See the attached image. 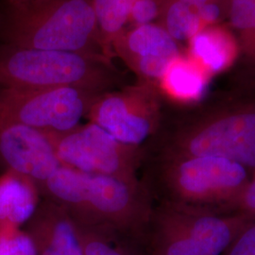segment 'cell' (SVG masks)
<instances>
[{"instance_id": "obj_1", "label": "cell", "mask_w": 255, "mask_h": 255, "mask_svg": "<svg viewBox=\"0 0 255 255\" xmlns=\"http://www.w3.org/2000/svg\"><path fill=\"white\" fill-rule=\"evenodd\" d=\"M82 226L128 237L147 220L148 205L137 180L82 173L62 166L40 188Z\"/></svg>"}, {"instance_id": "obj_21", "label": "cell", "mask_w": 255, "mask_h": 255, "mask_svg": "<svg viewBox=\"0 0 255 255\" xmlns=\"http://www.w3.org/2000/svg\"><path fill=\"white\" fill-rule=\"evenodd\" d=\"M231 21L242 30H255V0H233Z\"/></svg>"}, {"instance_id": "obj_10", "label": "cell", "mask_w": 255, "mask_h": 255, "mask_svg": "<svg viewBox=\"0 0 255 255\" xmlns=\"http://www.w3.org/2000/svg\"><path fill=\"white\" fill-rule=\"evenodd\" d=\"M113 53L148 82H159L180 56L177 41L164 27L153 23L127 28L115 41Z\"/></svg>"}, {"instance_id": "obj_18", "label": "cell", "mask_w": 255, "mask_h": 255, "mask_svg": "<svg viewBox=\"0 0 255 255\" xmlns=\"http://www.w3.org/2000/svg\"><path fill=\"white\" fill-rule=\"evenodd\" d=\"M164 29L175 41L190 40L205 28L197 9L180 0H168L164 14Z\"/></svg>"}, {"instance_id": "obj_20", "label": "cell", "mask_w": 255, "mask_h": 255, "mask_svg": "<svg viewBox=\"0 0 255 255\" xmlns=\"http://www.w3.org/2000/svg\"><path fill=\"white\" fill-rule=\"evenodd\" d=\"M0 255H36L25 228H0Z\"/></svg>"}, {"instance_id": "obj_11", "label": "cell", "mask_w": 255, "mask_h": 255, "mask_svg": "<svg viewBox=\"0 0 255 255\" xmlns=\"http://www.w3.org/2000/svg\"><path fill=\"white\" fill-rule=\"evenodd\" d=\"M25 230L32 239L36 255H84L77 222L54 201H40Z\"/></svg>"}, {"instance_id": "obj_15", "label": "cell", "mask_w": 255, "mask_h": 255, "mask_svg": "<svg viewBox=\"0 0 255 255\" xmlns=\"http://www.w3.org/2000/svg\"><path fill=\"white\" fill-rule=\"evenodd\" d=\"M210 75L189 57L176 58L159 81L162 90L181 102L200 101L208 89Z\"/></svg>"}, {"instance_id": "obj_24", "label": "cell", "mask_w": 255, "mask_h": 255, "mask_svg": "<svg viewBox=\"0 0 255 255\" xmlns=\"http://www.w3.org/2000/svg\"><path fill=\"white\" fill-rule=\"evenodd\" d=\"M240 205L247 213L255 216V177L248 182L245 189L239 196Z\"/></svg>"}, {"instance_id": "obj_9", "label": "cell", "mask_w": 255, "mask_h": 255, "mask_svg": "<svg viewBox=\"0 0 255 255\" xmlns=\"http://www.w3.org/2000/svg\"><path fill=\"white\" fill-rule=\"evenodd\" d=\"M0 166L31 180L40 189L62 164L48 132L9 124L0 126Z\"/></svg>"}, {"instance_id": "obj_13", "label": "cell", "mask_w": 255, "mask_h": 255, "mask_svg": "<svg viewBox=\"0 0 255 255\" xmlns=\"http://www.w3.org/2000/svg\"><path fill=\"white\" fill-rule=\"evenodd\" d=\"M40 189L24 176L4 171L0 176V228H23L39 206Z\"/></svg>"}, {"instance_id": "obj_14", "label": "cell", "mask_w": 255, "mask_h": 255, "mask_svg": "<svg viewBox=\"0 0 255 255\" xmlns=\"http://www.w3.org/2000/svg\"><path fill=\"white\" fill-rule=\"evenodd\" d=\"M237 52L234 38L220 27H205L189 40L188 57L210 76L228 68Z\"/></svg>"}, {"instance_id": "obj_19", "label": "cell", "mask_w": 255, "mask_h": 255, "mask_svg": "<svg viewBox=\"0 0 255 255\" xmlns=\"http://www.w3.org/2000/svg\"><path fill=\"white\" fill-rule=\"evenodd\" d=\"M78 227L84 255H138L128 244L125 236L80 224Z\"/></svg>"}, {"instance_id": "obj_4", "label": "cell", "mask_w": 255, "mask_h": 255, "mask_svg": "<svg viewBox=\"0 0 255 255\" xmlns=\"http://www.w3.org/2000/svg\"><path fill=\"white\" fill-rule=\"evenodd\" d=\"M101 94L77 88L29 89L0 85V126L64 132L81 124Z\"/></svg>"}, {"instance_id": "obj_7", "label": "cell", "mask_w": 255, "mask_h": 255, "mask_svg": "<svg viewBox=\"0 0 255 255\" xmlns=\"http://www.w3.org/2000/svg\"><path fill=\"white\" fill-rule=\"evenodd\" d=\"M166 181L183 201L217 202L239 198L250 177L245 166L225 158L174 156Z\"/></svg>"}, {"instance_id": "obj_26", "label": "cell", "mask_w": 255, "mask_h": 255, "mask_svg": "<svg viewBox=\"0 0 255 255\" xmlns=\"http://www.w3.org/2000/svg\"><path fill=\"white\" fill-rule=\"evenodd\" d=\"M180 1H182L183 3H185L191 7H194V8H198L201 5L210 2V0H180Z\"/></svg>"}, {"instance_id": "obj_25", "label": "cell", "mask_w": 255, "mask_h": 255, "mask_svg": "<svg viewBox=\"0 0 255 255\" xmlns=\"http://www.w3.org/2000/svg\"><path fill=\"white\" fill-rule=\"evenodd\" d=\"M196 9H197L198 15L200 16L201 22L205 27L215 23L219 19V14H220L219 6L210 2L201 5L200 7L196 8Z\"/></svg>"}, {"instance_id": "obj_6", "label": "cell", "mask_w": 255, "mask_h": 255, "mask_svg": "<svg viewBox=\"0 0 255 255\" xmlns=\"http://www.w3.org/2000/svg\"><path fill=\"white\" fill-rule=\"evenodd\" d=\"M85 119L120 142L140 147L158 125L156 91L146 82L102 93L92 102Z\"/></svg>"}, {"instance_id": "obj_17", "label": "cell", "mask_w": 255, "mask_h": 255, "mask_svg": "<svg viewBox=\"0 0 255 255\" xmlns=\"http://www.w3.org/2000/svg\"><path fill=\"white\" fill-rule=\"evenodd\" d=\"M154 255H204L182 230L171 211L160 219L154 239Z\"/></svg>"}, {"instance_id": "obj_16", "label": "cell", "mask_w": 255, "mask_h": 255, "mask_svg": "<svg viewBox=\"0 0 255 255\" xmlns=\"http://www.w3.org/2000/svg\"><path fill=\"white\" fill-rule=\"evenodd\" d=\"M135 0H92L101 46L106 57H114L113 45L128 26Z\"/></svg>"}, {"instance_id": "obj_3", "label": "cell", "mask_w": 255, "mask_h": 255, "mask_svg": "<svg viewBox=\"0 0 255 255\" xmlns=\"http://www.w3.org/2000/svg\"><path fill=\"white\" fill-rule=\"evenodd\" d=\"M10 7L9 46L105 56L92 0H28Z\"/></svg>"}, {"instance_id": "obj_23", "label": "cell", "mask_w": 255, "mask_h": 255, "mask_svg": "<svg viewBox=\"0 0 255 255\" xmlns=\"http://www.w3.org/2000/svg\"><path fill=\"white\" fill-rule=\"evenodd\" d=\"M228 255H255V224L241 231L229 248Z\"/></svg>"}, {"instance_id": "obj_8", "label": "cell", "mask_w": 255, "mask_h": 255, "mask_svg": "<svg viewBox=\"0 0 255 255\" xmlns=\"http://www.w3.org/2000/svg\"><path fill=\"white\" fill-rule=\"evenodd\" d=\"M174 156L225 158L255 170V112L226 116L179 138Z\"/></svg>"}, {"instance_id": "obj_12", "label": "cell", "mask_w": 255, "mask_h": 255, "mask_svg": "<svg viewBox=\"0 0 255 255\" xmlns=\"http://www.w3.org/2000/svg\"><path fill=\"white\" fill-rule=\"evenodd\" d=\"M185 234L199 246L204 255H222L243 230L241 219H227L194 215L181 210H170Z\"/></svg>"}, {"instance_id": "obj_27", "label": "cell", "mask_w": 255, "mask_h": 255, "mask_svg": "<svg viewBox=\"0 0 255 255\" xmlns=\"http://www.w3.org/2000/svg\"><path fill=\"white\" fill-rule=\"evenodd\" d=\"M26 1H28V0H9L10 6H15V5H19V4H22V3L26 2Z\"/></svg>"}, {"instance_id": "obj_22", "label": "cell", "mask_w": 255, "mask_h": 255, "mask_svg": "<svg viewBox=\"0 0 255 255\" xmlns=\"http://www.w3.org/2000/svg\"><path fill=\"white\" fill-rule=\"evenodd\" d=\"M161 12L158 0H135L129 15L128 25L131 27L151 24Z\"/></svg>"}, {"instance_id": "obj_2", "label": "cell", "mask_w": 255, "mask_h": 255, "mask_svg": "<svg viewBox=\"0 0 255 255\" xmlns=\"http://www.w3.org/2000/svg\"><path fill=\"white\" fill-rule=\"evenodd\" d=\"M120 73L98 54L7 45L0 49V85L29 89L77 88L102 94L118 89Z\"/></svg>"}, {"instance_id": "obj_5", "label": "cell", "mask_w": 255, "mask_h": 255, "mask_svg": "<svg viewBox=\"0 0 255 255\" xmlns=\"http://www.w3.org/2000/svg\"><path fill=\"white\" fill-rule=\"evenodd\" d=\"M62 166L82 173L137 180L140 147L128 146L87 122L64 132H48Z\"/></svg>"}]
</instances>
